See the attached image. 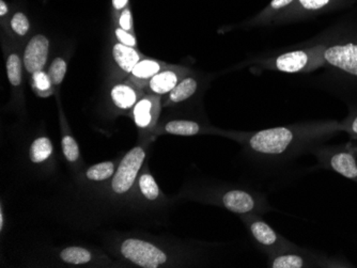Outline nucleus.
Here are the masks:
<instances>
[{
  "mask_svg": "<svg viewBox=\"0 0 357 268\" xmlns=\"http://www.w3.org/2000/svg\"><path fill=\"white\" fill-rule=\"evenodd\" d=\"M199 124L194 121H188V120L170 121L165 126V132L174 135L192 136L199 133Z\"/></svg>",
  "mask_w": 357,
  "mask_h": 268,
  "instance_id": "16",
  "label": "nucleus"
},
{
  "mask_svg": "<svg viewBox=\"0 0 357 268\" xmlns=\"http://www.w3.org/2000/svg\"><path fill=\"white\" fill-rule=\"evenodd\" d=\"M152 108H153V103L151 100L144 99L136 104L134 117H135L136 124L139 127H147L151 124Z\"/></svg>",
  "mask_w": 357,
  "mask_h": 268,
  "instance_id": "20",
  "label": "nucleus"
},
{
  "mask_svg": "<svg viewBox=\"0 0 357 268\" xmlns=\"http://www.w3.org/2000/svg\"><path fill=\"white\" fill-rule=\"evenodd\" d=\"M139 187L142 195L148 200L158 199L160 196V188L155 180L150 175H144L139 180Z\"/></svg>",
  "mask_w": 357,
  "mask_h": 268,
  "instance_id": "24",
  "label": "nucleus"
},
{
  "mask_svg": "<svg viewBox=\"0 0 357 268\" xmlns=\"http://www.w3.org/2000/svg\"><path fill=\"white\" fill-rule=\"evenodd\" d=\"M306 265V260L298 253H280L270 262L272 268H303Z\"/></svg>",
  "mask_w": 357,
  "mask_h": 268,
  "instance_id": "17",
  "label": "nucleus"
},
{
  "mask_svg": "<svg viewBox=\"0 0 357 268\" xmlns=\"http://www.w3.org/2000/svg\"><path fill=\"white\" fill-rule=\"evenodd\" d=\"M326 45H319L287 52L275 57L268 58L261 62V68L268 71L282 72V73H308L316 71L326 65L323 59V52Z\"/></svg>",
  "mask_w": 357,
  "mask_h": 268,
  "instance_id": "1",
  "label": "nucleus"
},
{
  "mask_svg": "<svg viewBox=\"0 0 357 268\" xmlns=\"http://www.w3.org/2000/svg\"><path fill=\"white\" fill-rule=\"evenodd\" d=\"M310 129L294 127H274L252 134L250 138V149L264 155H280L294 145V141L302 137L303 133Z\"/></svg>",
  "mask_w": 357,
  "mask_h": 268,
  "instance_id": "2",
  "label": "nucleus"
},
{
  "mask_svg": "<svg viewBox=\"0 0 357 268\" xmlns=\"http://www.w3.org/2000/svg\"><path fill=\"white\" fill-rule=\"evenodd\" d=\"M48 47L50 42L44 36H36L30 40L24 55V65L29 73L43 70L47 60Z\"/></svg>",
  "mask_w": 357,
  "mask_h": 268,
  "instance_id": "7",
  "label": "nucleus"
},
{
  "mask_svg": "<svg viewBox=\"0 0 357 268\" xmlns=\"http://www.w3.org/2000/svg\"><path fill=\"white\" fill-rule=\"evenodd\" d=\"M33 75V83L36 87L41 91H46V90L51 88V77L47 76V74L44 73L43 71H38L32 74Z\"/></svg>",
  "mask_w": 357,
  "mask_h": 268,
  "instance_id": "28",
  "label": "nucleus"
},
{
  "mask_svg": "<svg viewBox=\"0 0 357 268\" xmlns=\"http://www.w3.org/2000/svg\"><path fill=\"white\" fill-rule=\"evenodd\" d=\"M250 232L254 239L264 248L280 247L282 242V237L278 235L264 220L256 219L250 223Z\"/></svg>",
  "mask_w": 357,
  "mask_h": 268,
  "instance_id": "9",
  "label": "nucleus"
},
{
  "mask_svg": "<svg viewBox=\"0 0 357 268\" xmlns=\"http://www.w3.org/2000/svg\"><path fill=\"white\" fill-rule=\"evenodd\" d=\"M181 81V73L178 71H174V70L160 71L150 79V89L154 93L163 95V94L169 93Z\"/></svg>",
  "mask_w": 357,
  "mask_h": 268,
  "instance_id": "11",
  "label": "nucleus"
},
{
  "mask_svg": "<svg viewBox=\"0 0 357 268\" xmlns=\"http://www.w3.org/2000/svg\"><path fill=\"white\" fill-rule=\"evenodd\" d=\"M53 145L47 138H38L30 147V159L32 163L39 164L51 156Z\"/></svg>",
  "mask_w": 357,
  "mask_h": 268,
  "instance_id": "18",
  "label": "nucleus"
},
{
  "mask_svg": "<svg viewBox=\"0 0 357 268\" xmlns=\"http://www.w3.org/2000/svg\"><path fill=\"white\" fill-rule=\"evenodd\" d=\"M11 27L14 33H17L19 36H25L29 30V22L25 14L16 13L11 21Z\"/></svg>",
  "mask_w": 357,
  "mask_h": 268,
  "instance_id": "27",
  "label": "nucleus"
},
{
  "mask_svg": "<svg viewBox=\"0 0 357 268\" xmlns=\"http://www.w3.org/2000/svg\"><path fill=\"white\" fill-rule=\"evenodd\" d=\"M227 210L236 214H248L256 209V200L250 194L243 191H230L222 197Z\"/></svg>",
  "mask_w": 357,
  "mask_h": 268,
  "instance_id": "8",
  "label": "nucleus"
},
{
  "mask_svg": "<svg viewBox=\"0 0 357 268\" xmlns=\"http://www.w3.org/2000/svg\"><path fill=\"white\" fill-rule=\"evenodd\" d=\"M144 157L146 153L140 147L134 148L124 156L112 182V187L115 193H126L133 186Z\"/></svg>",
  "mask_w": 357,
  "mask_h": 268,
  "instance_id": "5",
  "label": "nucleus"
},
{
  "mask_svg": "<svg viewBox=\"0 0 357 268\" xmlns=\"http://www.w3.org/2000/svg\"><path fill=\"white\" fill-rule=\"evenodd\" d=\"M60 258L66 263L79 265V264H86L91 261L92 255L85 248L69 247L62 250Z\"/></svg>",
  "mask_w": 357,
  "mask_h": 268,
  "instance_id": "19",
  "label": "nucleus"
},
{
  "mask_svg": "<svg viewBox=\"0 0 357 268\" xmlns=\"http://www.w3.org/2000/svg\"><path fill=\"white\" fill-rule=\"evenodd\" d=\"M347 132H348L353 138H357V115L349 122L348 126H347Z\"/></svg>",
  "mask_w": 357,
  "mask_h": 268,
  "instance_id": "31",
  "label": "nucleus"
},
{
  "mask_svg": "<svg viewBox=\"0 0 357 268\" xmlns=\"http://www.w3.org/2000/svg\"><path fill=\"white\" fill-rule=\"evenodd\" d=\"M160 63L154 60H144V61L138 62L137 65L134 68L133 75L137 78H142V79H151L154 75L160 73Z\"/></svg>",
  "mask_w": 357,
  "mask_h": 268,
  "instance_id": "21",
  "label": "nucleus"
},
{
  "mask_svg": "<svg viewBox=\"0 0 357 268\" xmlns=\"http://www.w3.org/2000/svg\"><path fill=\"white\" fill-rule=\"evenodd\" d=\"M112 55L118 65L126 72L133 71L135 65L139 62V55L136 53L135 49L124 44H116L112 49Z\"/></svg>",
  "mask_w": 357,
  "mask_h": 268,
  "instance_id": "13",
  "label": "nucleus"
},
{
  "mask_svg": "<svg viewBox=\"0 0 357 268\" xmlns=\"http://www.w3.org/2000/svg\"><path fill=\"white\" fill-rule=\"evenodd\" d=\"M7 5H6L5 1H3V0H0V15H1V17H3V15H6V14H7Z\"/></svg>",
  "mask_w": 357,
  "mask_h": 268,
  "instance_id": "33",
  "label": "nucleus"
},
{
  "mask_svg": "<svg viewBox=\"0 0 357 268\" xmlns=\"http://www.w3.org/2000/svg\"><path fill=\"white\" fill-rule=\"evenodd\" d=\"M197 81L192 77H185L182 79L172 91L169 92L168 103L178 104L186 101L194 95L197 90Z\"/></svg>",
  "mask_w": 357,
  "mask_h": 268,
  "instance_id": "14",
  "label": "nucleus"
},
{
  "mask_svg": "<svg viewBox=\"0 0 357 268\" xmlns=\"http://www.w3.org/2000/svg\"><path fill=\"white\" fill-rule=\"evenodd\" d=\"M330 166L339 175L347 179H357V161L350 152H338L331 157Z\"/></svg>",
  "mask_w": 357,
  "mask_h": 268,
  "instance_id": "10",
  "label": "nucleus"
},
{
  "mask_svg": "<svg viewBox=\"0 0 357 268\" xmlns=\"http://www.w3.org/2000/svg\"><path fill=\"white\" fill-rule=\"evenodd\" d=\"M116 35H117V38L119 39V41L121 42V44H124V45L126 46H131V47L135 46V39H134L133 36L130 35L126 30L120 28V29L116 30Z\"/></svg>",
  "mask_w": 357,
  "mask_h": 268,
  "instance_id": "29",
  "label": "nucleus"
},
{
  "mask_svg": "<svg viewBox=\"0 0 357 268\" xmlns=\"http://www.w3.org/2000/svg\"><path fill=\"white\" fill-rule=\"evenodd\" d=\"M120 26H121L122 29L126 30V31L131 29V12H130V10H124L123 13L121 14Z\"/></svg>",
  "mask_w": 357,
  "mask_h": 268,
  "instance_id": "30",
  "label": "nucleus"
},
{
  "mask_svg": "<svg viewBox=\"0 0 357 268\" xmlns=\"http://www.w3.org/2000/svg\"><path fill=\"white\" fill-rule=\"evenodd\" d=\"M112 99L118 107L128 109L136 103L137 95L131 87L126 85H117L112 89Z\"/></svg>",
  "mask_w": 357,
  "mask_h": 268,
  "instance_id": "15",
  "label": "nucleus"
},
{
  "mask_svg": "<svg viewBox=\"0 0 357 268\" xmlns=\"http://www.w3.org/2000/svg\"><path fill=\"white\" fill-rule=\"evenodd\" d=\"M67 73V63L62 58L54 60L50 68V77L52 83L59 85L63 81L64 75Z\"/></svg>",
  "mask_w": 357,
  "mask_h": 268,
  "instance_id": "25",
  "label": "nucleus"
},
{
  "mask_svg": "<svg viewBox=\"0 0 357 268\" xmlns=\"http://www.w3.org/2000/svg\"><path fill=\"white\" fill-rule=\"evenodd\" d=\"M323 59L326 65L357 76V43L349 42L326 46L323 52Z\"/></svg>",
  "mask_w": 357,
  "mask_h": 268,
  "instance_id": "6",
  "label": "nucleus"
},
{
  "mask_svg": "<svg viewBox=\"0 0 357 268\" xmlns=\"http://www.w3.org/2000/svg\"><path fill=\"white\" fill-rule=\"evenodd\" d=\"M61 145L66 159L71 163L77 161L78 157H79V150H78V145L75 140L70 136H66L62 139Z\"/></svg>",
  "mask_w": 357,
  "mask_h": 268,
  "instance_id": "26",
  "label": "nucleus"
},
{
  "mask_svg": "<svg viewBox=\"0 0 357 268\" xmlns=\"http://www.w3.org/2000/svg\"><path fill=\"white\" fill-rule=\"evenodd\" d=\"M348 3L349 0H294L274 19L273 24L294 23L310 19L318 14L344 7Z\"/></svg>",
  "mask_w": 357,
  "mask_h": 268,
  "instance_id": "3",
  "label": "nucleus"
},
{
  "mask_svg": "<svg viewBox=\"0 0 357 268\" xmlns=\"http://www.w3.org/2000/svg\"><path fill=\"white\" fill-rule=\"evenodd\" d=\"M3 212L0 213V227L3 228Z\"/></svg>",
  "mask_w": 357,
  "mask_h": 268,
  "instance_id": "34",
  "label": "nucleus"
},
{
  "mask_svg": "<svg viewBox=\"0 0 357 268\" xmlns=\"http://www.w3.org/2000/svg\"><path fill=\"white\" fill-rule=\"evenodd\" d=\"M128 0H112V5L115 7V9L120 10L122 8L126 7Z\"/></svg>",
  "mask_w": 357,
  "mask_h": 268,
  "instance_id": "32",
  "label": "nucleus"
},
{
  "mask_svg": "<svg viewBox=\"0 0 357 268\" xmlns=\"http://www.w3.org/2000/svg\"><path fill=\"white\" fill-rule=\"evenodd\" d=\"M294 0H272L260 13L252 19V25H270L274 19L286 10Z\"/></svg>",
  "mask_w": 357,
  "mask_h": 268,
  "instance_id": "12",
  "label": "nucleus"
},
{
  "mask_svg": "<svg viewBox=\"0 0 357 268\" xmlns=\"http://www.w3.org/2000/svg\"><path fill=\"white\" fill-rule=\"evenodd\" d=\"M115 171V166L112 161H105V163L98 164L92 166L87 171V178L91 181H103V180L109 179Z\"/></svg>",
  "mask_w": 357,
  "mask_h": 268,
  "instance_id": "22",
  "label": "nucleus"
},
{
  "mask_svg": "<svg viewBox=\"0 0 357 268\" xmlns=\"http://www.w3.org/2000/svg\"><path fill=\"white\" fill-rule=\"evenodd\" d=\"M121 252L124 258L144 268H156L167 261L163 250L140 239H126L122 244Z\"/></svg>",
  "mask_w": 357,
  "mask_h": 268,
  "instance_id": "4",
  "label": "nucleus"
},
{
  "mask_svg": "<svg viewBox=\"0 0 357 268\" xmlns=\"http://www.w3.org/2000/svg\"><path fill=\"white\" fill-rule=\"evenodd\" d=\"M8 77L13 86H19L22 81V63L19 56L12 54L7 61Z\"/></svg>",
  "mask_w": 357,
  "mask_h": 268,
  "instance_id": "23",
  "label": "nucleus"
}]
</instances>
